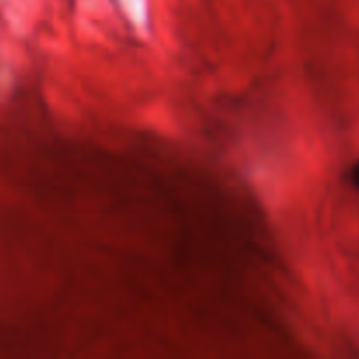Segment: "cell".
Masks as SVG:
<instances>
[{
    "label": "cell",
    "instance_id": "cell-1",
    "mask_svg": "<svg viewBox=\"0 0 359 359\" xmlns=\"http://www.w3.org/2000/svg\"><path fill=\"white\" fill-rule=\"evenodd\" d=\"M349 177H351V182H353L354 188L359 189V160L353 165V168H351Z\"/></svg>",
    "mask_w": 359,
    "mask_h": 359
}]
</instances>
